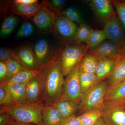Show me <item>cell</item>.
Segmentation results:
<instances>
[{"mask_svg": "<svg viewBox=\"0 0 125 125\" xmlns=\"http://www.w3.org/2000/svg\"><path fill=\"white\" fill-rule=\"evenodd\" d=\"M61 50L57 49L53 57L40 69L38 75L42 86L38 103L43 106L55 105L62 95L64 80L60 66Z\"/></svg>", "mask_w": 125, "mask_h": 125, "instance_id": "6da1fadb", "label": "cell"}, {"mask_svg": "<svg viewBox=\"0 0 125 125\" xmlns=\"http://www.w3.org/2000/svg\"><path fill=\"white\" fill-rule=\"evenodd\" d=\"M38 103L16 104L8 106H1L0 113H8L15 121L43 125L42 108Z\"/></svg>", "mask_w": 125, "mask_h": 125, "instance_id": "7a4b0ae2", "label": "cell"}, {"mask_svg": "<svg viewBox=\"0 0 125 125\" xmlns=\"http://www.w3.org/2000/svg\"><path fill=\"white\" fill-rule=\"evenodd\" d=\"M108 88V83L103 80L82 94L79 104V111L83 113L92 108L102 109Z\"/></svg>", "mask_w": 125, "mask_h": 125, "instance_id": "3957f363", "label": "cell"}, {"mask_svg": "<svg viewBox=\"0 0 125 125\" xmlns=\"http://www.w3.org/2000/svg\"><path fill=\"white\" fill-rule=\"evenodd\" d=\"M88 49L87 46L67 45L62 49L60 63L64 76H66L80 62Z\"/></svg>", "mask_w": 125, "mask_h": 125, "instance_id": "277c9868", "label": "cell"}, {"mask_svg": "<svg viewBox=\"0 0 125 125\" xmlns=\"http://www.w3.org/2000/svg\"><path fill=\"white\" fill-rule=\"evenodd\" d=\"M80 63L66 76L60 100L73 101L79 104L82 94L80 82Z\"/></svg>", "mask_w": 125, "mask_h": 125, "instance_id": "5b68a950", "label": "cell"}, {"mask_svg": "<svg viewBox=\"0 0 125 125\" xmlns=\"http://www.w3.org/2000/svg\"><path fill=\"white\" fill-rule=\"evenodd\" d=\"M102 118L107 125H125V103L105 102Z\"/></svg>", "mask_w": 125, "mask_h": 125, "instance_id": "8992f818", "label": "cell"}, {"mask_svg": "<svg viewBox=\"0 0 125 125\" xmlns=\"http://www.w3.org/2000/svg\"><path fill=\"white\" fill-rule=\"evenodd\" d=\"M43 6L32 19V21L43 32H52L57 13L49 9L43 1Z\"/></svg>", "mask_w": 125, "mask_h": 125, "instance_id": "52a82bcc", "label": "cell"}, {"mask_svg": "<svg viewBox=\"0 0 125 125\" xmlns=\"http://www.w3.org/2000/svg\"><path fill=\"white\" fill-rule=\"evenodd\" d=\"M78 27L76 23L60 14H57L52 32L65 41H75Z\"/></svg>", "mask_w": 125, "mask_h": 125, "instance_id": "ba28073f", "label": "cell"}, {"mask_svg": "<svg viewBox=\"0 0 125 125\" xmlns=\"http://www.w3.org/2000/svg\"><path fill=\"white\" fill-rule=\"evenodd\" d=\"M13 58L19 62L27 70H39L32 47L23 46L15 49H7Z\"/></svg>", "mask_w": 125, "mask_h": 125, "instance_id": "9c48e42d", "label": "cell"}, {"mask_svg": "<svg viewBox=\"0 0 125 125\" xmlns=\"http://www.w3.org/2000/svg\"><path fill=\"white\" fill-rule=\"evenodd\" d=\"M103 22V30L107 39L122 45L125 42V33L115 14L106 19Z\"/></svg>", "mask_w": 125, "mask_h": 125, "instance_id": "30bf717a", "label": "cell"}, {"mask_svg": "<svg viewBox=\"0 0 125 125\" xmlns=\"http://www.w3.org/2000/svg\"><path fill=\"white\" fill-rule=\"evenodd\" d=\"M32 48L39 70L51 60L56 51L52 48L48 40L45 39L37 41Z\"/></svg>", "mask_w": 125, "mask_h": 125, "instance_id": "8fae6325", "label": "cell"}, {"mask_svg": "<svg viewBox=\"0 0 125 125\" xmlns=\"http://www.w3.org/2000/svg\"><path fill=\"white\" fill-rule=\"evenodd\" d=\"M43 5L42 2L34 4L26 5L15 3L13 1L9 4L8 7L13 13L20 16L25 21H31Z\"/></svg>", "mask_w": 125, "mask_h": 125, "instance_id": "7c38bea8", "label": "cell"}, {"mask_svg": "<svg viewBox=\"0 0 125 125\" xmlns=\"http://www.w3.org/2000/svg\"><path fill=\"white\" fill-rule=\"evenodd\" d=\"M121 45L112 41H106L90 51L99 57L118 58L120 57Z\"/></svg>", "mask_w": 125, "mask_h": 125, "instance_id": "4fadbf2b", "label": "cell"}, {"mask_svg": "<svg viewBox=\"0 0 125 125\" xmlns=\"http://www.w3.org/2000/svg\"><path fill=\"white\" fill-rule=\"evenodd\" d=\"M89 2L90 7L96 15L103 21L115 14L111 0H92Z\"/></svg>", "mask_w": 125, "mask_h": 125, "instance_id": "5bb4252c", "label": "cell"}, {"mask_svg": "<svg viewBox=\"0 0 125 125\" xmlns=\"http://www.w3.org/2000/svg\"><path fill=\"white\" fill-rule=\"evenodd\" d=\"M117 58L109 57H99L95 73L98 82L104 80L111 73Z\"/></svg>", "mask_w": 125, "mask_h": 125, "instance_id": "9a60e30c", "label": "cell"}, {"mask_svg": "<svg viewBox=\"0 0 125 125\" xmlns=\"http://www.w3.org/2000/svg\"><path fill=\"white\" fill-rule=\"evenodd\" d=\"M107 78L109 88L115 87L125 80V57L117 58L114 69Z\"/></svg>", "mask_w": 125, "mask_h": 125, "instance_id": "2e32d148", "label": "cell"}, {"mask_svg": "<svg viewBox=\"0 0 125 125\" xmlns=\"http://www.w3.org/2000/svg\"><path fill=\"white\" fill-rule=\"evenodd\" d=\"M40 70H30L25 69L21 71L11 78L0 83V87H4L18 83H23L29 82L38 75Z\"/></svg>", "mask_w": 125, "mask_h": 125, "instance_id": "e0dca14e", "label": "cell"}, {"mask_svg": "<svg viewBox=\"0 0 125 125\" xmlns=\"http://www.w3.org/2000/svg\"><path fill=\"white\" fill-rule=\"evenodd\" d=\"M42 118L43 125H60L63 121L55 105L43 106Z\"/></svg>", "mask_w": 125, "mask_h": 125, "instance_id": "ac0fdd59", "label": "cell"}, {"mask_svg": "<svg viewBox=\"0 0 125 125\" xmlns=\"http://www.w3.org/2000/svg\"><path fill=\"white\" fill-rule=\"evenodd\" d=\"M42 86L38 75L28 82L26 86V102L38 103L41 95Z\"/></svg>", "mask_w": 125, "mask_h": 125, "instance_id": "d6986e66", "label": "cell"}, {"mask_svg": "<svg viewBox=\"0 0 125 125\" xmlns=\"http://www.w3.org/2000/svg\"><path fill=\"white\" fill-rule=\"evenodd\" d=\"M28 83L14 84L2 88L11 95L15 104L23 103H27L26 90Z\"/></svg>", "mask_w": 125, "mask_h": 125, "instance_id": "ffe728a7", "label": "cell"}, {"mask_svg": "<svg viewBox=\"0 0 125 125\" xmlns=\"http://www.w3.org/2000/svg\"><path fill=\"white\" fill-rule=\"evenodd\" d=\"M117 102L125 103V80L112 88H108L105 102Z\"/></svg>", "mask_w": 125, "mask_h": 125, "instance_id": "44dd1931", "label": "cell"}, {"mask_svg": "<svg viewBox=\"0 0 125 125\" xmlns=\"http://www.w3.org/2000/svg\"><path fill=\"white\" fill-rule=\"evenodd\" d=\"M54 105L60 113L63 121L74 115L79 109V104L67 100H59Z\"/></svg>", "mask_w": 125, "mask_h": 125, "instance_id": "7402d4cb", "label": "cell"}, {"mask_svg": "<svg viewBox=\"0 0 125 125\" xmlns=\"http://www.w3.org/2000/svg\"><path fill=\"white\" fill-rule=\"evenodd\" d=\"M99 57L89 52L84 55L80 63V70L81 71L95 74Z\"/></svg>", "mask_w": 125, "mask_h": 125, "instance_id": "603a6c76", "label": "cell"}, {"mask_svg": "<svg viewBox=\"0 0 125 125\" xmlns=\"http://www.w3.org/2000/svg\"><path fill=\"white\" fill-rule=\"evenodd\" d=\"M102 109L92 108L83 113L79 116L82 125H94L102 117Z\"/></svg>", "mask_w": 125, "mask_h": 125, "instance_id": "cb8c5ba5", "label": "cell"}, {"mask_svg": "<svg viewBox=\"0 0 125 125\" xmlns=\"http://www.w3.org/2000/svg\"><path fill=\"white\" fill-rule=\"evenodd\" d=\"M79 78L82 94L99 83L96 75L93 73L80 71Z\"/></svg>", "mask_w": 125, "mask_h": 125, "instance_id": "d4e9b609", "label": "cell"}, {"mask_svg": "<svg viewBox=\"0 0 125 125\" xmlns=\"http://www.w3.org/2000/svg\"><path fill=\"white\" fill-rule=\"evenodd\" d=\"M19 20L18 16L13 15L8 16L5 18L1 24L0 37H6L10 34L15 28Z\"/></svg>", "mask_w": 125, "mask_h": 125, "instance_id": "484cf974", "label": "cell"}, {"mask_svg": "<svg viewBox=\"0 0 125 125\" xmlns=\"http://www.w3.org/2000/svg\"><path fill=\"white\" fill-rule=\"evenodd\" d=\"M107 38L103 30H93L87 43V46L88 48L93 49L100 45Z\"/></svg>", "mask_w": 125, "mask_h": 125, "instance_id": "4316f807", "label": "cell"}, {"mask_svg": "<svg viewBox=\"0 0 125 125\" xmlns=\"http://www.w3.org/2000/svg\"><path fill=\"white\" fill-rule=\"evenodd\" d=\"M93 30L85 24L78 27L75 37V41L78 43L85 42L87 43Z\"/></svg>", "mask_w": 125, "mask_h": 125, "instance_id": "83f0119b", "label": "cell"}, {"mask_svg": "<svg viewBox=\"0 0 125 125\" xmlns=\"http://www.w3.org/2000/svg\"><path fill=\"white\" fill-rule=\"evenodd\" d=\"M5 62L7 69V78L5 80L11 78L23 70L27 69L19 62L13 58L9 59Z\"/></svg>", "mask_w": 125, "mask_h": 125, "instance_id": "f1b7e54d", "label": "cell"}, {"mask_svg": "<svg viewBox=\"0 0 125 125\" xmlns=\"http://www.w3.org/2000/svg\"><path fill=\"white\" fill-rule=\"evenodd\" d=\"M60 14L66 17L70 20L79 25L84 23L78 10L73 7H68L63 11H60Z\"/></svg>", "mask_w": 125, "mask_h": 125, "instance_id": "f546056e", "label": "cell"}, {"mask_svg": "<svg viewBox=\"0 0 125 125\" xmlns=\"http://www.w3.org/2000/svg\"><path fill=\"white\" fill-rule=\"evenodd\" d=\"M34 31V28L32 24L29 21H25L18 30L16 37L18 38H27L32 35Z\"/></svg>", "mask_w": 125, "mask_h": 125, "instance_id": "4dcf8cb0", "label": "cell"}, {"mask_svg": "<svg viewBox=\"0 0 125 125\" xmlns=\"http://www.w3.org/2000/svg\"><path fill=\"white\" fill-rule=\"evenodd\" d=\"M111 1L116 9L119 19L125 29V0H112Z\"/></svg>", "mask_w": 125, "mask_h": 125, "instance_id": "1f68e13d", "label": "cell"}, {"mask_svg": "<svg viewBox=\"0 0 125 125\" xmlns=\"http://www.w3.org/2000/svg\"><path fill=\"white\" fill-rule=\"evenodd\" d=\"M16 104L9 92L4 88L0 87V106H8Z\"/></svg>", "mask_w": 125, "mask_h": 125, "instance_id": "d6a6232c", "label": "cell"}, {"mask_svg": "<svg viewBox=\"0 0 125 125\" xmlns=\"http://www.w3.org/2000/svg\"><path fill=\"white\" fill-rule=\"evenodd\" d=\"M43 2L47 7L57 13L60 12L61 9L64 5L66 1L65 0H52L45 1Z\"/></svg>", "mask_w": 125, "mask_h": 125, "instance_id": "836d02e7", "label": "cell"}, {"mask_svg": "<svg viewBox=\"0 0 125 125\" xmlns=\"http://www.w3.org/2000/svg\"><path fill=\"white\" fill-rule=\"evenodd\" d=\"M60 125H82L80 117L75 114L64 120Z\"/></svg>", "mask_w": 125, "mask_h": 125, "instance_id": "e575fe53", "label": "cell"}, {"mask_svg": "<svg viewBox=\"0 0 125 125\" xmlns=\"http://www.w3.org/2000/svg\"><path fill=\"white\" fill-rule=\"evenodd\" d=\"M15 121L6 113H0V125H12Z\"/></svg>", "mask_w": 125, "mask_h": 125, "instance_id": "d590c367", "label": "cell"}, {"mask_svg": "<svg viewBox=\"0 0 125 125\" xmlns=\"http://www.w3.org/2000/svg\"><path fill=\"white\" fill-rule=\"evenodd\" d=\"M7 69L6 62L0 61V83L5 80L7 78Z\"/></svg>", "mask_w": 125, "mask_h": 125, "instance_id": "8d00e7d4", "label": "cell"}, {"mask_svg": "<svg viewBox=\"0 0 125 125\" xmlns=\"http://www.w3.org/2000/svg\"><path fill=\"white\" fill-rule=\"evenodd\" d=\"M13 58L12 56L7 49L3 48H0V60L1 61L6 62L9 59Z\"/></svg>", "mask_w": 125, "mask_h": 125, "instance_id": "74e56055", "label": "cell"}, {"mask_svg": "<svg viewBox=\"0 0 125 125\" xmlns=\"http://www.w3.org/2000/svg\"><path fill=\"white\" fill-rule=\"evenodd\" d=\"M13 1L16 3L26 5L34 4L39 3L37 0H15Z\"/></svg>", "mask_w": 125, "mask_h": 125, "instance_id": "f35d334b", "label": "cell"}, {"mask_svg": "<svg viewBox=\"0 0 125 125\" xmlns=\"http://www.w3.org/2000/svg\"><path fill=\"white\" fill-rule=\"evenodd\" d=\"M120 57H125V42L121 46Z\"/></svg>", "mask_w": 125, "mask_h": 125, "instance_id": "ab89813d", "label": "cell"}, {"mask_svg": "<svg viewBox=\"0 0 125 125\" xmlns=\"http://www.w3.org/2000/svg\"><path fill=\"white\" fill-rule=\"evenodd\" d=\"M12 125H37L33 124H30V123H21V122H18L15 121Z\"/></svg>", "mask_w": 125, "mask_h": 125, "instance_id": "60d3db41", "label": "cell"}, {"mask_svg": "<svg viewBox=\"0 0 125 125\" xmlns=\"http://www.w3.org/2000/svg\"><path fill=\"white\" fill-rule=\"evenodd\" d=\"M94 125H107L104 120L102 117Z\"/></svg>", "mask_w": 125, "mask_h": 125, "instance_id": "b9f144b4", "label": "cell"}, {"mask_svg": "<svg viewBox=\"0 0 125 125\" xmlns=\"http://www.w3.org/2000/svg\"></svg>", "mask_w": 125, "mask_h": 125, "instance_id": "7bdbcfd3", "label": "cell"}]
</instances>
